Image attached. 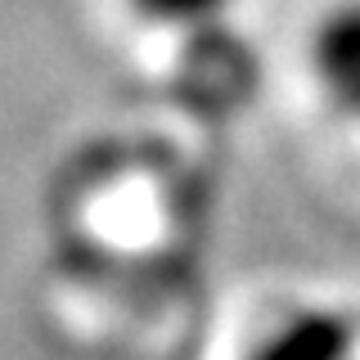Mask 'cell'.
I'll return each mask as SVG.
<instances>
[{
  "instance_id": "1",
  "label": "cell",
  "mask_w": 360,
  "mask_h": 360,
  "mask_svg": "<svg viewBox=\"0 0 360 360\" xmlns=\"http://www.w3.org/2000/svg\"><path fill=\"white\" fill-rule=\"evenodd\" d=\"M311 72L342 112L360 117V0L333 5L311 37Z\"/></svg>"
},
{
  "instance_id": "3",
  "label": "cell",
  "mask_w": 360,
  "mask_h": 360,
  "mask_svg": "<svg viewBox=\"0 0 360 360\" xmlns=\"http://www.w3.org/2000/svg\"><path fill=\"white\" fill-rule=\"evenodd\" d=\"M131 5L162 27H198V22L217 18L230 0H131Z\"/></svg>"
},
{
  "instance_id": "2",
  "label": "cell",
  "mask_w": 360,
  "mask_h": 360,
  "mask_svg": "<svg viewBox=\"0 0 360 360\" xmlns=\"http://www.w3.org/2000/svg\"><path fill=\"white\" fill-rule=\"evenodd\" d=\"M248 360H356V329L329 307H307L284 315Z\"/></svg>"
}]
</instances>
